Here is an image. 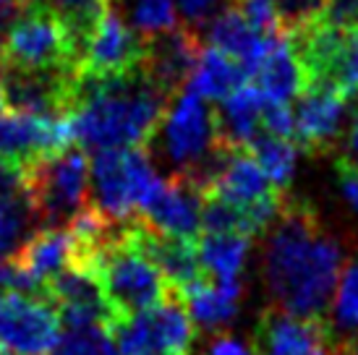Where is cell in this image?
I'll return each instance as SVG.
<instances>
[{"label": "cell", "mask_w": 358, "mask_h": 355, "mask_svg": "<svg viewBox=\"0 0 358 355\" xmlns=\"http://www.w3.org/2000/svg\"><path fill=\"white\" fill-rule=\"evenodd\" d=\"M343 266V248L324 230L317 209L303 198H285L262 266L272 306L324 319Z\"/></svg>", "instance_id": "cell-1"}, {"label": "cell", "mask_w": 358, "mask_h": 355, "mask_svg": "<svg viewBox=\"0 0 358 355\" xmlns=\"http://www.w3.org/2000/svg\"><path fill=\"white\" fill-rule=\"evenodd\" d=\"M168 92L147 76L144 66L113 79L76 76V105L71 113L73 138L84 149L147 147L165 120Z\"/></svg>", "instance_id": "cell-2"}, {"label": "cell", "mask_w": 358, "mask_h": 355, "mask_svg": "<svg viewBox=\"0 0 358 355\" xmlns=\"http://www.w3.org/2000/svg\"><path fill=\"white\" fill-rule=\"evenodd\" d=\"M162 183L147 147L102 149L92 159L90 204L110 222H129L150 207Z\"/></svg>", "instance_id": "cell-3"}, {"label": "cell", "mask_w": 358, "mask_h": 355, "mask_svg": "<svg viewBox=\"0 0 358 355\" xmlns=\"http://www.w3.org/2000/svg\"><path fill=\"white\" fill-rule=\"evenodd\" d=\"M92 269L100 277L115 319L150 311L173 293L162 272L126 238L123 222L118 238L102 248Z\"/></svg>", "instance_id": "cell-4"}, {"label": "cell", "mask_w": 358, "mask_h": 355, "mask_svg": "<svg viewBox=\"0 0 358 355\" xmlns=\"http://www.w3.org/2000/svg\"><path fill=\"white\" fill-rule=\"evenodd\" d=\"M92 162L87 149L73 144L63 154L27 168V196L40 227H63L90 204Z\"/></svg>", "instance_id": "cell-5"}, {"label": "cell", "mask_w": 358, "mask_h": 355, "mask_svg": "<svg viewBox=\"0 0 358 355\" xmlns=\"http://www.w3.org/2000/svg\"><path fill=\"white\" fill-rule=\"evenodd\" d=\"M0 60L21 71H76V50L66 24L48 0H34L8 27Z\"/></svg>", "instance_id": "cell-6"}, {"label": "cell", "mask_w": 358, "mask_h": 355, "mask_svg": "<svg viewBox=\"0 0 358 355\" xmlns=\"http://www.w3.org/2000/svg\"><path fill=\"white\" fill-rule=\"evenodd\" d=\"M288 40L306 68L308 84H324L348 102L358 99V29H343L317 16L290 31Z\"/></svg>", "instance_id": "cell-7"}, {"label": "cell", "mask_w": 358, "mask_h": 355, "mask_svg": "<svg viewBox=\"0 0 358 355\" xmlns=\"http://www.w3.org/2000/svg\"><path fill=\"white\" fill-rule=\"evenodd\" d=\"M110 337L120 355H191L196 324L180 296L170 293L150 311L115 319L110 326Z\"/></svg>", "instance_id": "cell-8"}, {"label": "cell", "mask_w": 358, "mask_h": 355, "mask_svg": "<svg viewBox=\"0 0 358 355\" xmlns=\"http://www.w3.org/2000/svg\"><path fill=\"white\" fill-rule=\"evenodd\" d=\"M76 144L69 115H31L19 110L0 113V162L31 168L63 154Z\"/></svg>", "instance_id": "cell-9"}, {"label": "cell", "mask_w": 358, "mask_h": 355, "mask_svg": "<svg viewBox=\"0 0 358 355\" xmlns=\"http://www.w3.org/2000/svg\"><path fill=\"white\" fill-rule=\"evenodd\" d=\"M63 335L58 308L48 298L0 290V345L16 355H52Z\"/></svg>", "instance_id": "cell-10"}, {"label": "cell", "mask_w": 358, "mask_h": 355, "mask_svg": "<svg viewBox=\"0 0 358 355\" xmlns=\"http://www.w3.org/2000/svg\"><path fill=\"white\" fill-rule=\"evenodd\" d=\"M162 126H165V149L183 173L199 168L220 144L215 110H209L204 99L186 89L173 97Z\"/></svg>", "instance_id": "cell-11"}, {"label": "cell", "mask_w": 358, "mask_h": 355, "mask_svg": "<svg viewBox=\"0 0 358 355\" xmlns=\"http://www.w3.org/2000/svg\"><path fill=\"white\" fill-rule=\"evenodd\" d=\"M335 335L327 319L299 316L285 308H264L251 335L254 355H332Z\"/></svg>", "instance_id": "cell-12"}, {"label": "cell", "mask_w": 358, "mask_h": 355, "mask_svg": "<svg viewBox=\"0 0 358 355\" xmlns=\"http://www.w3.org/2000/svg\"><path fill=\"white\" fill-rule=\"evenodd\" d=\"M147 58V40L129 27L115 10H108L90 37L76 63L81 79H113L141 68Z\"/></svg>", "instance_id": "cell-13"}, {"label": "cell", "mask_w": 358, "mask_h": 355, "mask_svg": "<svg viewBox=\"0 0 358 355\" xmlns=\"http://www.w3.org/2000/svg\"><path fill=\"white\" fill-rule=\"evenodd\" d=\"M6 108L31 115H69L76 105V71H21L3 66Z\"/></svg>", "instance_id": "cell-14"}, {"label": "cell", "mask_w": 358, "mask_h": 355, "mask_svg": "<svg viewBox=\"0 0 358 355\" xmlns=\"http://www.w3.org/2000/svg\"><path fill=\"white\" fill-rule=\"evenodd\" d=\"M204 196L225 198L230 204L246 209L251 217L259 207L285 196V191H280L269 180L262 165L251 157L249 149H225V157L220 162V170L215 173L212 183L204 191ZM251 222H254V217H251Z\"/></svg>", "instance_id": "cell-15"}, {"label": "cell", "mask_w": 358, "mask_h": 355, "mask_svg": "<svg viewBox=\"0 0 358 355\" xmlns=\"http://www.w3.org/2000/svg\"><path fill=\"white\" fill-rule=\"evenodd\" d=\"M201 209H204V188L189 175V173H176L170 175L152 204L139 217H144L159 233L178 236L186 240H199L201 230Z\"/></svg>", "instance_id": "cell-16"}, {"label": "cell", "mask_w": 358, "mask_h": 355, "mask_svg": "<svg viewBox=\"0 0 358 355\" xmlns=\"http://www.w3.org/2000/svg\"><path fill=\"white\" fill-rule=\"evenodd\" d=\"M348 99L324 84H308L299 97L296 113V144L308 154H324L343 133Z\"/></svg>", "instance_id": "cell-17"}, {"label": "cell", "mask_w": 358, "mask_h": 355, "mask_svg": "<svg viewBox=\"0 0 358 355\" xmlns=\"http://www.w3.org/2000/svg\"><path fill=\"white\" fill-rule=\"evenodd\" d=\"M201 50L204 48L199 45L196 34H191L183 27H176L165 34L147 40V58L141 66L162 92L176 97L189 84Z\"/></svg>", "instance_id": "cell-18"}, {"label": "cell", "mask_w": 358, "mask_h": 355, "mask_svg": "<svg viewBox=\"0 0 358 355\" xmlns=\"http://www.w3.org/2000/svg\"><path fill=\"white\" fill-rule=\"evenodd\" d=\"M251 84L262 92L267 102H288L293 97H301L308 87L306 68L301 63L296 48L288 37H275L264 58L251 73Z\"/></svg>", "instance_id": "cell-19"}, {"label": "cell", "mask_w": 358, "mask_h": 355, "mask_svg": "<svg viewBox=\"0 0 358 355\" xmlns=\"http://www.w3.org/2000/svg\"><path fill=\"white\" fill-rule=\"evenodd\" d=\"M71 259H73V238L69 227H37L13 254V261L34 282H40L42 290L52 277L71 266Z\"/></svg>", "instance_id": "cell-20"}, {"label": "cell", "mask_w": 358, "mask_h": 355, "mask_svg": "<svg viewBox=\"0 0 358 355\" xmlns=\"http://www.w3.org/2000/svg\"><path fill=\"white\" fill-rule=\"evenodd\" d=\"M267 99L262 97L254 84H243L233 94L220 102L217 115V138L220 147L228 149H246L254 138L262 133V110Z\"/></svg>", "instance_id": "cell-21"}, {"label": "cell", "mask_w": 358, "mask_h": 355, "mask_svg": "<svg viewBox=\"0 0 358 355\" xmlns=\"http://www.w3.org/2000/svg\"><path fill=\"white\" fill-rule=\"evenodd\" d=\"M272 40L275 37H264L262 31L254 29L236 6L220 10L217 19L209 27V45L222 50L233 60H238L249 73V81L254 68L259 66V60L264 58V52L272 45Z\"/></svg>", "instance_id": "cell-22"}, {"label": "cell", "mask_w": 358, "mask_h": 355, "mask_svg": "<svg viewBox=\"0 0 358 355\" xmlns=\"http://www.w3.org/2000/svg\"><path fill=\"white\" fill-rule=\"evenodd\" d=\"M180 300L189 308V316L194 324L207 332H225V326L238 316L241 300V282H215L201 280L194 287H189Z\"/></svg>", "instance_id": "cell-23"}, {"label": "cell", "mask_w": 358, "mask_h": 355, "mask_svg": "<svg viewBox=\"0 0 358 355\" xmlns=\"http://www.w3.org/2000/svg\"><path fill=\"white\" fill-rule=\"evenodd\" d=\"M243 84H249L246 68L241 66L238 60L225 55L222 50L209 45V48L201 50L199 60L194 66V73H191L189 84H186V92H191V94H196L201 99H209V102H222Z\"/></svg>", "instance_id": "cell-24"}, {"label": "cell", "mask_w": 358, "mask_h": 355, "mask_svg": "<svg viewBox=\"0 0 358 355\" xmlns=\"http://www.w3.org/2000/svg\"><path fill=\"white\" fill-rule=\"evenodd\" d=\"M201 266L209 280L215 282H238L246 256H249L251 238L236 233H204L196 240Z\"/></svg>", "instance_id": "cell-25"}, {"label": "cell", "mask_w": 358, "mask_h": 355, "mask_svg": "<svg viewBox=\"0 0 358 355\" xmlns=\"http://www.w3.org/2000/svg\"><path fill=\"white\" fill-rule=\"evenodd\" d=\"M246 149L251 152V157L262 165V170L267 173L269 180H272L280 191H285L293 173H296L299 144H296L293 138H280V136L267 133V131H262Z\"/></svg>", "instance_id": "cell-26"}, {"label": "cell", "mask_w": 358, "mask_h": 355, "mask_svg": "<svg viewBox=\"0 0 358 355\" xmlns=\"http://www.w3.org/2000/svg\"><path fill=\"white\" fill-rule=\"evenodd\" d=\"M335 324L343 332H358V259H348L332 298Z\"/></svg>", "instance_id": "cell-27"}, {"label": "cell", "mask_w": 358, "mask_h": 355, "mask_svg": "<svg viewBox=\"0 0 358 355\" xmlns=\"http://www.w3.org/2000/svg\"><path fill=\"white\" fill-rule=\"evenodd\" d=\"M52 355H118V347L105 326L66 329Z\"/></svg>", "instance_id": "cell-28"}, {"label": "cell", "mask_w": 358, "mask_h": 355, "mask_svg": "<svg viewBox=\"0 0 358 355\" xmlns=\"http://www.w3.org/2000/svg\"><path fill=\"white\" fill-rule=\"evenodd\" d=\"M176 0H139L134 8V29L144 40L176 29Z\"/></svg>", "instance_id": "cell-29"}, {"label": "cell", "mask_w": 358, "mask_h": 355, "mask_svg": "<svg viewBox=\"0 0 358 355\" xmlns=\"http://www.w3.org/2000/svg\"><path fill=\"white\" fill-rule=\"evenodd\" d=\"M233 3L243 13V19L257 31H262L264 37H285L282 16H280L275 0H233Z\"/></svg>", "instance_id": "cell-30"}, {"label": "cell", "mask_w": 358, "mask_h": 355, "mask_svg": "<svg viewBox=\"0 0 358 355\" xmlns=\"http://www.w3.org/2000/svg\"><path fill=\"white\" fill-rule=\"evenodd\" d=\"M262 131L272 136L296 141V113L288 102H264L262 110Z\"/></svg>", "instance_id": "cell-31"}, {"label": "cell", "mask_w": 358, "mask_h": 355, "mask_svg": "<svg viewBox=\"0 0 358 355\" xmlns=\"http://www.w3.org/2000/svg\"><path fill=\"white\" fill-rule=\"evenodd\" d=\"M319 16L343 29H358V0H327Z\"/></svg>", "instance_id": "cell-32"}, {"label": "cell", "mask_w": 358, "mask_h": 355, "mask_svg": "<svg viewBox=\"0 0 358 355\" xmlns=\"http://www.w3.org/2000/svg\"><path fill=\"white\" fill-rule=\"evenodd\" d=\"M204 355H254V350H251V345L241 342L238 337L230 335V332H215Z\"/></svg>", "instance_id": "cell-33"}, {"label": "cell", "mask_w": 358, "mask_h": 355, "mask_svg": "<svg viewBox=\"0 0 358 355\" xmlns=\"http://www.w3.org/2000/svg\"><path fill=\"white\" fill-rule=\"evenodd\" d=\"M225 0H176V8L189 21H204L215 16Z\"/></svg>", "instance_id": "cell-34"}, {"label": "cell", "mask_w": 358, "mask_h": 355, "mask_svg": "<svg viewBox=\"0 0 358 355\" xmlns=\"http://www.w3.org/2000/svg\"><path fill=\"white\" fill-rule=\"evenodd\" d=\"M338 162L358 173V105L353 110V120H350V129L345 133V141H343V157Z\"/></svg>", "instance_id": "cell-35"}, {"label": "cell", "mask_w": 358, "mask_h": 355, "mask_svg": "<svg viewBox=\"0 0 358 355\" xmlns=\"http://www.w3.org/2000/svg\"><path fill=\"white\" fill-rule=\"evenodd\" d=\"M338 178H340V188H343L345 198L350 201V207L358 212V173L338 162Z\"/></svg>", "instance_id": "cell-36"}, {"label": "cell", "mask_w": 358, "mask_h": 355, "mask_svg": "<svg viewBox=\"0 0 358 355\" xmlns=\"http://www.w3.org/2000/svg\"><path fill=\"white\" fill-rule=\"evenodd\" d=\"M332 355H358V337H345V340H340Z\"/></svg>", "instance_id": "cell-37"}, {"label": "cell", "mask_w": 358, "mask_h": 355, "mask_svg": "<svg viewBox=\"0 0 358 355\" xmlns=\"http://www.w3.org/2000/svg\"><path fill=\"white\" fill-rule=\"evenodd\" d=\"M6 110V92H3V60H0V113Z\"/></svg>", "instance_id": "cell-38"}, {"label": "cell", "mask_w": 358, "mask_h": 355, "mask_svg": "<svg viewBox=\"0 0 358 355\" xmlns=\"http://www.w3.org/2000/svg\"><path fill=\"white\" fill-rule=\"evenodd\" d=\"M152 355H165V353H152Z\"/></svg>", "instance_id": "cell-39"}]
</instances>
